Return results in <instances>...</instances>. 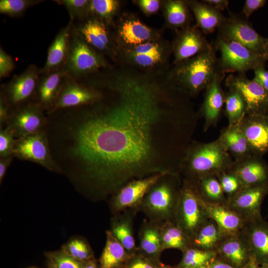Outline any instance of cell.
Segmentation results:
<instances>
[{"mask_svg":"<svg viewBox=\"0 0 268 268\" xmlns=\"http://www.w3.org/2000/svg\"><path fill=\"white\" fill-rule=\"evenodd\" d=\"M13 155L19 159L36 163L50 171H61L52 157L48 140L43 131L16 139Z\"/></svg>","mask_w":268,"mask_h":268,"instance_id":"8","label":"cell"},{"mask_svg":"<svg viewBox=\"0 0 268 268\" xmlns=\"http://www.w3.org/2000/svg\"><path fill=\"white\" fill-rule=\"evenodd\" d=\"M161 239L158 231L153 228L146 229L141 241V248L145 257L157 262V257L162 249Z\"/></svg>","mask_w":268,"mask_h":268,"instance_id":"36","label":"cell"},{"mask_svg":"<svg viewBox=\"0 0 268 268\" xmlns=\"http://www.w3.org/2000/svg\"><path fill=\"white\" fill-rule=\"evenodd\" d=\"M41 70L35 65H30L3 86L2 93L10 105H22L35 94L41 75Z\"/></svg>","mask_w":268,"mask_h":268,"instance_id":"10","label":"cell"},{"mask_svg":"<svg viewBox=\"0 0 268 268\" xmlns=\"http://www.w3.org/2000/svg\"><path fill=\"white\" fill-rule=\"evenodd\" d=\"M203 34L197 27L185 28L179 33L174 46L175 64L195 56L212 45Z\"/></svg>","mask_w":268,"mask_h":268,"instance_id":"17","label":"cell"},{"mask_svg":"<svg viewBox=\"0 0 268 268\" xmlns=\"http://www.w3.org/2000/svg\"><path fill=\"white\" fill-rule=\"evenodd\" d=\"M233 160L219 138L207 143L192 141L182 161L184 170L196 181L227 171Z\"/></svg>","mask_w":268,"mask_h":268,"instance_id":"2","label":"cell"},{"mask_svg":"<svg viewBox=\"0 0 268 268\" xmlns=\"http://www.w3.org/2000/svg\"><path fill=\"white\" fill-rule=\"evenodd\" d=\"M73 20L61 29L49 47L47 59L41 74H47L64 68L68 57L69 40Z\"/></svg>","mask_w":268,"mask_h":268,"instance_id":"20","label":"cell"},{"mask_svg":"<svg viewBox=\"0 0 268 268\" xmlns=\"http://www.w3.org/2000/svg\"><path fill=\"white\" fill-rule=\"evenodd\" d=\"M228 89L237 91L246 105V115L268 113V93L253 79H249L244 74H230L225 79Z\"/></svg>","mask_w":268,"mask_h":268,"instance_id":"9","label":"cell"},{"mask_svg":"<svg viewBox=\"0 0 268 268\" xmlns=\"http://www.w3.org/2000/svg\"><path fill=\"white\" fill-rule=\"evenodd\" d=\"M217 31L218 34L222 37L237 42L265 57L267 38L258 34L243 15L229 12L228 16L217 29Z\"/></svg>","mask_w":268,"mask_h":268,"instance_id":"7","label":"cell"},{"mask_svg":"<svg viewBox=\"0 0 268 268\" xmlns=\"http://www.w3.org/2000/svg\"><path fill=\"white\" fill-rule=\"evenodd\" d=\"M10 105L4 94L1 92L0 96V125L8 123L11 114H10Z\"/></svg>","mask_w":268,"mask_h":268,"instance_id":"50","label":"cell"},{"mask_svg":"<svg viewBox=\"0 0 268 268\" xmlns=\"http://www.w3.org/2000/svg\"><path fill=\"white\" fill-rule=\"evenodd\" d=\"M220 52L218 63L224 73L238 72L244 74L250 70H255L264 66L265 58L258 55L242 45L227 39L218 34L214 45Z\"/></svg>","mask_w":268,"mask_h":268,"instance_id":"4","label":"cell"},{"mask_svg":"<svg viewBox=\"0 0 268 268\" xmlns=\"http://www.w3.org/2000/svg\"><path fill=\"white\" fill-rule=\"evenodd\" d=\"M215 255L212 250L188 249L184 254L180 268H206L213 261Z\"/></svg>","mask_w":268,"mask_h":268,"instance_id":"33","label":"cell"},{"mask_svg":"<svg viewBox=\"0 0 268 268\" xmlns=\"http://www.w3.org/2000/svg\"><path fill=\"white\" fill-rule=\"evenodd\" d=\"M48 264L55 268H82L84 262L77 261L61 250L45 253Z\"/></svg>","mask_w":268,"mask_h":268,"instance_id":"39","label":"cell"},{"mask_svg":"<svg viewBox=\"0 0 268 268\" xmlns=\"http://www.w3.org/2000/svg\"><path fill=\"white\" fill-rule=\"evenodd\" d=\"M74 128L71 153L105 192L134 180L180 170L196 126L190 95L170 78L121 74Z\"/></svg>","mask_w":268,"mask_h":268,"instance_id":"1","label":"cell"},{"mask_svg":"<svg viewBox=\"0 0 268 268\" xmlns=\"http://www.w3.org/2000/svg\"><path fill=\"white\" fill-rule=\"evenodd\" d=\"M240 127L253 154L261 157L268 152V114L246 115Z\"/></svg>","mask_w":268,"mask_h":268,"instance_id":"13","label":"cell"},{"mask_svg":"<svg viewBox=\"0 0 268 268\" xmlns=\"http://www.w3.org/2000/svg\"><path fill=\"white\" fill-rule=\"evenodd\" d=\"M64 6L67 10L73 20L82 18L89 12L90 0H55Z\"/></svg>","mask_w":268,"mask_h":268,"instance_id":"42","label":"cell"},{"mask_svg":"<svg viewBox=\"0 0 268 268\" xmlns=\"http://www.w3.org/2000/svg\"><path fill=\"white\" fill-rule=\"evenodd\" d=\"M106 235V245L99 259V268H122L131 256L111 231H107Z\"/></svg>","mask_w":268,"mask_h":268,"instance_id":"26","label":"cell"},{"mask_svg":"<svg viewBox=\"0 0 268 268\" xmlns=\"http://www.w3.org/2000/svg\"><path fill=\"white\" fill-rule=\"evenodd\" d=\"M261 156L253 154L242 160L233 161L226 171L235 175L242 187L268 183V167Z\"/></svg>","mask_w":268,"mask_h":268,"instance_id":"15","label":"cell"},{"mask_svg":"<svg viewBox=\"0 0 268 268\" xmlns=\"http://www.w3.org/2000/svg\"><path fill=\"white\" fill-rule=\"evenodd\" d=\"M218 251L231 266L242 268L244 267L251 254L248 244L238 237H231L219 244Z\"/></svg>","mask_w":268,"mask_h":268,"instance_id":"28","label":"cell"},{"mask_svg":"<svg viewBox=\"0 0 268 268\" xmlns=\"http://www.w3.org/2000/svg\"><path fill=\"white\" fill-rule=\"evenodd\" d=\"M188 2L196 18L197 27L205 35L217 30L226 18L221 11L202 1L191 0Z\"/></svg>","mask_w":268,"mask_h":268,"instance_id":"24","label":"cell"},{"mask_svg":"<svg viewBox=\"0 0 268 268\" xmlns=\"http://www.w3.org/2000/svg\"><path fill=\"white\" fill-rule=\"evenodd\" d=\"M48 268H55L53 266H52L51 265H50L49 264H48Z\"/></svg>","mask_w":268,"mask_h":268,"instance_id":"61","label":"cell"},{"mask_svg":"<svg viewBox=\"0 0 268 268\" xmlns=\"http://www.w3.org/2000/svg\"><path fill=\"white\" fill-rule=\"evenodd\" d=\"M101 95L98 90L83 86L67 75L56 102L49 113L60 109L92 104L99 100Z\"/></svg>","mask_w":268,"mask_h":268,"instance_id":"12","label":"cell"},{"mask_svg":"<svg viewBox=\"0 0 268 268\" xmlns=\"http://www.w3.org/2000/svg\"><path fill=\"white\" fill-rule=\"evenodd\" d=\"M242 268H258V264L253 259L251 258L246 265Z\"/></svg>","mask_w":268,"mask_h":268,"instance_id":"57","label":"cell"},{"mask_svg":"<svg viewBox=\"0 0 268 268\" xmlns=\"http://www.w3.org/2000/svg\"><path fill=\"white\" fill-rule=\"evenodd\" d=\"M209 217L217 224L223 234L234 235L243 226L242 216L218 203L202 201Z\"/></svg>","mask_w":268,"mask_h":268,"instance_id":"22","label":"cell"},{"mask_svg":"<svg viewBox=\"0 0 268 268\" xmlns=\"http://www.w3.org/2000/svg\"><path fill=\"white\" fill-rule=\"evenodd\" d=\"M225 77V73L220 69L205 89L204 99L201 109L204 119L205 132L216 124L225 103V94L221 87Z\"/></svg>","mask_w":268,"mask_h":268,"instance_id":"14","label":"cell"},{"mask_svg":"<svg viewBox=\"0 0 268 268\" xmlns=\"http://www.w3.org/2000/svg\"><path fill=\"white\" fill-rule=\"evenodd\" d=\"M158 268H172L166 267V266H160Z\"/></svg>","mask_w":268,"mask_h":268,"instance_id":"60","label":"cell"},{"mask_svg":"<svg viewBox=\"0 0 268 268\" xmlns=\"http://www.w3.org/2000/svg\"><path fill=\"white\" fill-rule=\"evenodd\" d=\"M268 192V183L242 187L230 198L229 204L234 210L246 215L249 220L260 218L261 205Z\"/></svg>","mask_w":268,"mask_h":268,"instance_id":"16","label":"cell"},{"mask_svg":"<svg viewBox=\"0 0 268 268\" xmlns=\"http://www.w3.org/2000/svg\"><path fill=\"white\" fill-rule=\"evenodd\" d=\"M246 241L251 257L256 263L268 264V223L262 217L250 219Z\"/></svg>","mask_w":268,"mask_h":268,"instance_id":"21","label":"cell"},{"mask_svg":"<svg viewBox=\"0 0 268 268\" xmlns=\"http://www.w3.org/2000/svg\"><path fill=\"white\" fill-rule=\"evenodd\" d=\"M89 45L103 52L109 49L110 39L103 23L97 19H90L75 28Z\"/></svg>","mask_w":268,"mask_h":268,"instance_id":"27","label":"cell"},{"mask_svg":"<svg viewBox=\"0 0 268 268\" xmlns=\"http://www.w3.org/2000/svg\"><path fill=\"white\" fill-rule=\"evenodd\" d=\"M167 174H155L130 181L118 191L114 199V206L119 210L136 204Z\"/></svg>","mask_w":268,"mask_h":268,"instance_id":"18","label":"cell"},{"mask_svg":"<svg viewBox=\"0 0 268 268\" xmlns=\"http://www.w3.org/2000/svg\"><path fill=\"white\" fill-rule=\"evenodd\" d=\"M161 239L162 249H184L186 248V239L184 233L180 228L174 225H169L164 229Z\"/></svg>","mask_w":268,"mask_h":268,"instance_id":"37","label":"cell"},{"mask_svg":"<svg viewBox=\"0 0 268 268\" xmlns=\"http://www.w3.org/2000/svg\"><path fill=\"white\" fill-rule=\"evenodd\" d=\"M206 268H237L234 267L230 265L224 263L219 261H213L209 264Z\"/></svg>","mask_w":268,"mask_h":268,"instance_id":"55","label":"cell"},{"mask_svg":"<svg viewBox=\"0 0 268 268\" xmlns=\"http://www.w3.org/2000/svg\"><path fill=\"white\" fill-rule=\"evenodd\" d=\"M119 34L127 44L134 46L145 43L151 36V31L138 20H129L124 22Z\"/></svg>","mask_w":268,"mask_h":268,"instance_id":"29","label":"cell"},{"mask_svg":"<svg viewBox=\"0 0 268 268\" xmlns=\"http://www.w3.org/2000/svg\"><path fill=\"white\" fill-rule=\"evenodd\" d=\"M43 1L39 0H0V12L11 17L22 15L30 7Z\"/></svg>","mask_w":268,"mask_h":268,"instance_id":"38","label":"cell"},{"mask_svg":"<svg viewBox=\"0 0 268 268\" xmlns=\"http://www.w3.org/2000/svg\"><path fill=\"white\" fill-rule=\"evenodd\" d=\"M112 233L131 256L130 252L134 250L135 243L129 226L125 222L118 223L113 226Z\"/></svg>","mask_w":268,"mask_h":268,"instance_id":"40","label":"cell"},{"mask_svg":"<svg viewBox=\"0 0 268 268\" xmlns=\"http://www.w3.org/2000/svg\"><path fill=\"white\" fill-rule=\"evenodd\" d=\"M43 109L35 102L20 106L11 115L8 126L17 138L43 131L46 119Z\"/></svg>","mask_w":268,"mask_h":268,"instance_id":"11","label":"cell"},{"mask_svg":"<svg viewBox=\"0 0 268 268\" xmlns=\"http://www.w3.org/2000/svg\"><path fill=\"white\" fill-rule=\"evenodd\" d=\"M258 268H268V264H262L261 267H258Z\"/></svg>","mask_w":268,"mask_h":268,"instance_id":"59","label":"cell"},{"mask_svg":"<svg viewBox=\"0 0 268 268\" xmlns=\"http://www.w3.org/2000/svg\"><path fill=\"white\" fill-rule=\"evenodd\" d=\"M253 80L261 85L268 93V70L264 66L257 68L254 70Z\"/></svg>","mask_w":268,"mask_h":268,"instance_id":"51","label":"cell"},{"mask_svg":"<svg viewBox=\"0 0 268 268\" xmlns=\"http://www.w3.org/2000/svg\"><path fill=\"white\" fill-rule=\"evenodd\" d=\"M240 122L224 128L218 137L227 152L234 158V161L242 160L253 154L240 129Z\"/></svg>","mask_w":268,"mask_h":268,"instance_id":"23","label":"cell"},{"mask_svg":"<svg viewBox=\"0 0 268 268\" xmlns=\"http://www.w3.org/2000/svg\"><path fill=\"white\" fill-rule=\"evenodd\" d=\"M157 262L143 255L131 256L122 268H158Z\"/></svg>","mask_w":268,"mask_h":268,"instance_id":"45","label":"cell"},{"mask_svg":"<svg viewBox=\"0 0 268 268\" xmlns=\"http://www.w3.org/2000/svg\"><path fill=\"white\" fill-rule=\"evenodd\" d=\"M225 114L228 120V127L239 122L246 115V105L241 94L236 90L229 89L225 94Z\"/></svg>","mask_w":268,"mask_h":268,"instance_id":"30","label":"cell"},{"mask_svg":"<svg viewBox=\"0 0 268 268\" xmlns=\"http://www.w3.org/2000/svg\"><path fill=\"white\" fill-rule=\"evenodd\" d=\"M265 0H246L245 1L242 14L246 18L255 11L263 7L266 3Z\"/></svg>","mask_w":268,"mask_h":268,"instance_id":"49","label":"cell"},{"mask_svg":"<svg viewBox=\"0 0 268 268\" xmlns=\"http://www.w3.org/2000/svg\"><path fill=\"white\" fill-rule=\"evenodd\" d=\"M105 66L102 58L82 38L73 25L67 61V75L74 79Z\"/></svg>","mask_w":268,"mask_h":268,"instance_id":"6","label":"cell"},{"mask_svg":"<svg viewBox=\"0 0 268 268\" xmlns=\"http://www.w3.org/2000/svg\"><path fill=\"white\" fill-rule=\"evenodd\" d=\"M219 178L223 192L230 196V198L236 194L242 188V185L234 174L224 171L216 176Z\"/></svg>","mask_w":268,"mask_h":268,"instance_id":"43","label":"cell"},{"mask_svg":"<svg viewBox=\"0 0 268 268\" xmlns=\"http://www.w3.org/2000/svg\"><path fill=\"white\" fill-rule=\"evenodd\" d=\"M82 268H99L96 260L94 258L85 262Z\"/></svg>","mask_w":268,"mask_h":268,"instance_id":"56","label":"cell"},{"mask_svg":"<svg viewBox=\"0 0 268 268\" xmlns=\"http://www.w3.org/2000/svg\"><path fill=\"white\" fill-rule=\"evenodd\" d=\"M265 57L267 60H268V38H267L265 47Z\"/></svg>","mask_w":268,"mask_h":268,"instance_id":"58","label":"cell"},{"mask_svg":"<svg viewBox=\"0 0 268 268\" xmlns=\"http://www.w3.org/2000/svg\"><path fill=\"white\" fill-rule=\"evenodd\" d=\"M15 67V61L13 58L0 48V79L8 77Z\"/></svg>","mask_w":268,"mask_h":268,"instance_id":"46","label":"cell"},{"mask_svg":"<svg viewBox=\"0 0 268 268\" xmlns=\"http://www.w3.org/2000/svg\"><path fill=\"white\" fill-rule=\"evenodd\" d=\"M188 2L182 0H169L166 4V18L168 23L173 27H188L190 20Z\"/></svg>","mask_w":268,"mask_h":268,"instance_id":"31","label":"cell"},{"mask_svg":"<svg viewBox=\"0 0 268 268\" xmlns=\"http://www.w3.org/2000/svg\"><path fill=\"white\" fill-rule=\"evenodd\" d=\"M118 7V2L114 0H90L89 12H90L102 18H110Z\"/></svg>","mask_w":268,"mask_h":268,"instance_id":"41","label":"cell"},{"mask_svg":"<svg viewBox=\"0 0 268 268\" xmlns=\"http://www.w3.org/2000/svg\"></svg>","mask_w":268,"mask_h":268,"instance_id":"62","label":"cell"},{"mask_svg":"<svg viewBox=\"0 0 268 268\" xmlns=\"http://www.w3.org/2000/svg\"><path fill=\"white\" fill-rule=\"evenodd\" d=\"M161 53L148 55L133 56L135 62L139 66L146 67L153 66L161 59Z\"/></svg>","mask_w":268,"mask_h":268,"instance_id":"48","label":"cell"},{"mask_svg":"<svg viewBox=\"0 0 268 268\" xmlns=\"http://www.w3.org/2000/svg\"><path fill=\"white\" fill-rule=\"evenodd\" d=\"M12 130L7 126L0 131V157L13 155V148L16 139Z\"/></svg>","mask_w":268,"mask_h":268,"instance_id":"44","label":"cell"},{"mask_svg":"<svg viewBox=\"0 0 268 268\" xmlns=\"http://www.w3.org/2000/svg\"><path fill=\"white\" fill-rule=\"evenodd\" d=\"M139 3L142 9L148 13L156 12L160 7L159 1L157 0H141Z\"/></svg>","mask_w":268,"mask_h":268,"instance_id":"52","label":"cell"},{"mask_svg":"<svg viewBox=\"0 0 268 268\" xmlns=\"http://www.w3.org/2000/svg\"><path fill=\"white\" fill-rule=\"evenodd\" d=\"M180 224L184 234L195 236L208 217L196 184L186 181L179 194Z\"/></svg>","mask_w":268,"mask_h":268,"instance_id":"5","label":"cell"},{"mask_svg":"<svg viewBox=\"0 0 268 268\" xmlns=\"http://www.w3.org/2000/svg\"><path fill=\"white\" fill-rule=\"evenodd\" d=\"M158 182L149 191L146 204L152 212L166 214L169 212L173 204L175 190L169 182Z\"/></svg>","mask_w":268,"mask_h":268,"instance_id":"25","label":"cell"},{"mask_svg":"<svg viewBox=\"0 0 268 268\" xmlns=\"http://www.w3.org/2000/svg\"><path fill=\"white\" fill-rule=\"evenodd\" d=\"M216 176H208L194 181L201 196L214 201L222 200L224 192ZM193 181V180H192Z\"/></svg>","mask_w":268,"mask_h":268,"instance_id":"35","label":"cell"},{"mask_svg":"<svg viewBox=\"0 0 268 268\" xmlns=\"http://www.w3.org/2000/svg\"><path fill=\"white\" fill-rule=\"evenodd\" d=\"M61 250L67 255L80 262H85L94 258L90 247L81 238H71L61 247Z\"/></svg>","mask_w":268,"mask_h":268,"instance_id":"34","label":"cell"},{"mask_svg":"<svg viewBox=\"0 0 268 268\" xmlns=\"http://www.w3.org/2000/svg\"><path fill=\"white\" fill-rule=\"evenodd\" d=\"M41 74L35 93V103L49 112L56 102L67 75L64 68Z\"/></svg>","mask_w":268,"mask_h":268,"instance_id":"19","label":"cell"},{"mask_svg":"<svg viewBox=\"0 0 268 268\" xmlns=\"http://www.w3.org/2000/svg\"><path fill=\"white\" fill-rule=\"evenodd\" d=\"M222 234L215 222L205 223L195 236L194 243L201 250H210L218 244Z\"/></svg>","mask_w":268,"mask_h":268,"instance_id":"32","label":"cell"},{"mask_svg":"<svg viewBox=\"0 0 268 268\" xmlns=\"http://www.w3.org/2000/svg\"><path fill=\"white\" fill-rule=\"evenodd\" d=\"M161 53L159 46L153 42H145L134 47L132 56Z\"/></svg>","mask_w":268,"mask_h":268,"instance_id":"47","label":"cell"},{"mask_svg":"<svg viewBox=\"0 0 268 268\" xmlns=\"http://www.w3.org/2000/svg\"><path fill=\"white\" fill-rule=\"evenodd\" d=\"M202 1L220 11L227 9L229 5L228 0H203Z\"/></svg>","mask_w":268,"mask_h":268,"instance_id":"54","label":"cell"},{"mask_svg":"<svg viewBox=\"0 0 268 268\" xmlns=\"http://www.w3.org/2000/svg\"><path fill=\"white\" fill-rule=\"evenodd\" d=\"M13 155L0 157V182H2Z\"/></svg>","mask_w":268,"mask_h":268,"instance_id":"53","label":"cell"},{"mask_svg":"<svg viewBox=\"0 0 268 268\" xmlns=\"http://www.w3.org/2000/svg\"><path fill=\"white\" fill-rule=\"evenodd\" d=\"M213 45L179 64L170 77L192 97L205 89L219 70L218 58Z\"/></svg>","mask_w":268,"mask_h":268,"instance_id":"3","label":"cell"}]
</instances>
